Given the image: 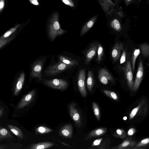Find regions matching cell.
Segmentation results:
<instances>
[{"instance_id": "cell-1", "label": "cell", "mask_w": 149, "mask_h": 149, "mask_svg": "<svg viewBox=\"0 0 149 149\" xmlns=\"http://www.w3.org/2000/svg\"><path fill=\"white\" fill-rule=\"evenodd\" d=\"M48 31L49 36L52 41H53L57 36L63 35L66 32L61 27L58 11L53 12L50 17L48 25Z\"/></svg>"}, {"instance_id": "cell-2", "label": "cell", "mask_w": 149, "mask_h": 149, "mask_svg": "<svg viewBox=\"0 0 149 149\" xmlns=\"http://www.w3.org/2000/svg\"><path fill=\"white\" fill-rule=\"evenodd\" d=\"M149 109V106L146 100L142 99L138 105L134 108L129 114V119L132 120L136 117H144L146 115Z\"/></svg>"}, {"instance_id": "cell-3", "label": "cell", "mask_w": 149, "mask_h": 149, "mask_svg": "<svg viewBox=\"0 0 149 149\" xmlns=\"http://www.w3.org/2000/svg\"><path fill=\"white\" fill-rule=\"evenodd\" d=\"M73 66L66 64L60 61L49 67L45 71V74L48 76L55 75Z\"/></svg>"}, {"instance_id": "cell-4", "label": "cell", "mask_w": 149, "mask_h": 149, "mask_svg": "<svg viewBox=\"0 0 149 149\" xmlns=\"http://www.w3.org/2000/svg\"><path fill=\"white\" fill-rule=\"evenodd\" d=\"M44 84L48 86L55 89L64 90L66 89L68 82L61 79H53L50 80L44 79Z\"/></svg>"}, {"instance_id": "cell-5", "label": "cell", "mask_w": 149, "mask_h": 149, "mask_svg": "<svg viewBox=\"0 0 149 149\" xmlns=\"http://www.w3.org/2000/svg\"><path fill=\"white\" fill-rule=\"evenodd\" d=\"M76 107L75 103H71L69 105L68 109L70 116L74 122L75 126L79 128L81 126L82 122L81 116Z\"/></svg>"}, {"instance_id": "cell-6", "label": "cell", "mask_w": 149, "mask_h": 149, "mask_svg": "<svg viewBox=\"0 0 149 149\" xmlns=\"http://www.w3.org/2000/svg\"><path fill=\"white\" fill-rule=\"evenodd\" d=\"M144 74V69L141 60L139 61L135 79L132 91L135 92L138 88L143 79Z\"/></svg>"}, {"instance_id": "cell-7", "label": "cell", "mask_w": 149, "mask_h": 149, "mask_svg": "<svg viewBox=\"0 0 149 149\" xmlns=\"http://www.w3.org/2000/svg\"><path fill=\"white\" fill-rule=\"evenodd\" d=\"M123 69L129 88L130 90L132 91L134 82L133 81V77L132 68L130 61L127 62Z\"/></svg>"}, {"instance_id": "cell-8", "label": "cell", "mask_w": 149, "mask_h": 149, "mask_svg": "<svg viewBox=\"0 0 149 149\" xmlns=\"http://www.w3.org/2000/svg\"><path fill=\"white\" fill-rule=\"evenodd\" d=\"M85 72L84 69L81 70L79 73L78 79V86L79 90L82 95L86 97L87 95L85 86Z\"/></svg>"}, {"instance_id": "cell-9", "label": "cell", "mask_w": 149, "mask_h": 149, "mask_svg": "<svg viewBox=\"0 0 149 149\" xmlns=\"http://www.w3.org/2000/svg\"><path fill=\"white\" fill-rule=\"evenodd\" d=\"M98 77L100 81L103 84L106 85L110 81L113 83V77L108 70L104 68L101 69L98 73Z\"/></svg>"}, {"instance_id": "cell-10", "label": "cell", "mask_w": 149, "mask_h": 149, "mask_svg": "<svg viewBox=\"0 0 149 149\" xmlns=\"http://www.w3.org/2000/svg\"><path fill=\"white\" fill-rule=\"evenodd\" d=\"M36 93V91L33 90L26 95L19 101L17 107L18 109L23 108L28 105L33 100Z\"/></svg>"}, {"instance_id": "cell-11", "label": "cell", "mask_w": 149, "mask_h": 149, "mask_svg": "<svg viewBox=\"0 0 149 149\" xmlns=\"http://www.w3.org/2000/svg\"><path fill=\"white\" fill-rule=\"evenodd\" d=\"M43 65V61L39 60L35 62L32 66L31 76L33 77L38 78L39 80L42 79L41 71Z\"/></svg>"}, {"instance_id": "cell-12", "label": "cell", "mask_w": 149, "mask_h": 149, "mask_svg": "<svg viewBox=\"0 0 149 149\" xmlns=\"http://www.w3.org/2000/svg\"><path fill=\"white\" fill-rule=\"evenodd\" d=\"M137 143V142L133 138L129 137L124 140L121 143L114 147L110 148L112 149H131Z\"/></svg>"}, {"instance_id": "cell-13", "label": "cell", "mask_w": 149, "mask_h": 149, "mask_svg": "<svg viewBox=\"0 0 149 149\" xmlns=\"http://www.w3.org/2000/svg\"><path fill=\"white\" fill-rule=\"evenodd\" d=\"M59 134L60 136L63 138H72L73 136L72 125L70 124H68L64 125L60 129Z\"/></svg>"}, {"instance_id": "cell-14", "label": "cell", "mask_w": 149, "mask_h": 149, "mask_svg": "<svg viewBox=\"0 0 149 149\" xmlns=\"http://www.w3.org/2000/svg\"><path fill=\"white\" fill-rule=\"evenodd\" d=\"M122 43L117 42L114 45L111 52V56L114 62H116L119 58L121 52L123 49Z\"/></svg>"}, {"instance_id": "cell-15", "label": "cell", "mask_w": 149, "mask_h": 149, "mask_svg": "<svg viewBox=\"0 0 149 149\" xmlns=\"http://www.w3.org/2000/svg\"><path fill=\"white\" fill-rule=\"evenodd\" d=\"M98 44L97 42L93 43L86 52L85 55L86 64H88L96 55L97 50Z\"/></svg>"}, {"instance_id": "cell-16", "label": "cell", "mask_w": 149, "mask_h": 149, "mask_svg": "<svg viewBox=\"0 0 149 149\" xmlns=\"http://www.w3.org/2000/svg\"><path fill=\"white\" fill-rule=\"evenodd\" d=\"M107 131V128L106 127L97 128L88 133L85 137V139L87 140L93 138L101 136L104 134Z\"/></svg>"}, {"instance_id": "cell-17", "label": "cell", "mask_w": 149, "mask_h": 149, "mask_svg": "<svg viewBox=\"0 0 149 149\" xmlns=\"http://www.w3.org/2000/svg\"><path fill=\"white\" fill-rule=\"evenodd\" d=\"M97 15L94 16L86 23L81 29L80 37L84 36L93 26L97 19Z\"/></svg>"}, {"instance_id": "cell-18", "label": "cell", "mask_w": 149, "mask_h": 149, "mask_svg": "<svg viewBox=\"0 0 149 149\" xmlns=\"http://www.w3.org/2000/svg\"><path fill=\"white\" fill-rule=\"evenodd\" d=\"M104 11L107 15H111L115 11L114 6L108 2L101 0H97Z\"/></svg>"}, {"instance_id": "cell-19", "label": "cell", "mask_w": 149, "mask_h": 149, "mask_svg": "<svg viewBox=\"0 0 149 149\" xmlns=\"http://www.w3.org/2000/svg\"><path fill=\"white\" fill-rule=\"evenodd\" d=\"M24 79L25 74L23 72L20 74L17 80L14 92V95H17L22 88Z\"/></svg>"}, {"instance_id": "cell-20", "label": "cell", "mask_w": 149, "mask_h": 149, "mask_svg": "<svg viewBox=\"0 0 149 149\" xmlns=\"http://www.w3.org/2000/svg\"><path fill=\"white\" fill-rule=\"evenodd\" d=\"M54 145L49 142H42L33 144L30 148L31 149H46L51 147Z\"/></svg>"}, {"instance_id": "cell-21", "label": "cell", "mask_w": 149, "mask_h": 149, "mask_svg": "<svg viewBox=\"0 0 149 149\" xmlns=\"http://www.w3.org/2000/svg\"><path fill=\"white\" fill-rule=\"evenodd\" d=\"M94 80L93 72L91 71H89L88 72L86 85L88 89L90 91H92L94 84Z\"/></svg>"}, {"instance_id": "cell-22", "label": "cell", "mask_w": 149, "mask_h": 149, "mask_svg": "<svg viewBox=\"0 0 149 149\" xmlns=\"http://www.w3.org/2000/svg\"><path fill=\"white\" fill-rule=\"evenodd\" d=\"M59 58L60 61L67 65L74 66L78 64V62L76 60L65 56H60Z\"/></svg>"}, {"instance_id": "cell-23", "label": "cell", "mask_w": 149, "mask_h": 149, "mask_svg": "<svg viewBox=\"0 0 149 149\" xmlns=\"http://www.w3.org/2000/svg\"><path fill=\"white\" fill-rule=\"evenodd\" d=\"M148 146H149V137L142 139L131 149H143Z\"/></svg>"}, {"instance_id": "cell-24", "label": "cell", "mask_w": 149, "mask_h": 149, "mask_svg": "<svg viewBox=\"0 0 149 149\" xmlns=\"http://www.w3.org/2000/svg\"><path fill=\"white\" fill-rule=\"evenodd\" d=\"M7 126L11 132L17 137L22 138L23 134L21 130L17 127L8 124Z\"/></svg>"}, {"instance_id": "cell-25", "label": "cell", "mask_w": 149, "mask_h": 149, "mask_svg": "<svg viewBox=\"0 0 149 149\" xmlns=\"http://www.w3.org/2000/svg\"><path fill=\"white\" fill-rule=\"evenodd\" d=\"M110 27L113 30L118 32L122 30V27L119 21L116 18L112 19L110 23Z\"/></svg>"}, {"instance_id": "cell-26", "label": "cell", "mask_w": 149, "mask_h": 149, "mask_svg": "<svg viewBox=\"0 0 149 149\" xmlns=\"http://www.w3.org/2000/svg\"><path fill=\"white\" fill-rule=\"evenodd\" d=\"M139 48L143 56L144 57H148L149 56V45L147 43H143L140 44Z\"/></svg>"}, {"instance_id": "cell-27", "label": "cell", "mask_w": 149, "mask_h": 149, "mask_svg": "<svg viewBox=\"0 0 149 149\" xmlns=\"http://www.w3.org/2000/svg\"><path fill=\"white\" fill-rule=\"evenodd\" d=\"M140 53V50L139 49H135L132 54V71L134 72L135 62L137 58Z\"/></svg>"}, {"instance_id": "cell-28", "label": "cell", "mask_w": 149, "mask_h": 149, "mask_svg": "<svg viewBox=\"0 0 149 149\" xmlns=\"http://www.w3.org/2000/svg\"><path fill=\"white\" fill-rule=\"evenodd\" d=\"M113 135L115 137L124 139L126 136V132L123 129L118 128L113 132Z\"/></svg>"}, {"instance_id": "cell-29", "label": "cell", "mask_w": 149, "mask_h": 149, "mask_svg": "<svg viewBox=\"0 0 149 149\" xmlns=\"http://www.w3.org/2000/svg\"><path fill=\"white\" fill-rule=\"evenodd\" d=\"M92 108L94 115L97 119L100 120L101 113L100 107L95 102H92Z\"/></svg>"}, {"instance_id": "cell-30", "label": "cell", "mask_w": 149, "mask_h": 149, "mask_svg": "<svg viewBox=\"0 0 149 149\" xmlns=\"http://www.w3.org/2000/svg\"><path fill=\"white\" fill-rule=\"evenodd\" d=\"M20 26V24H18L10 29L1 36L0 38H8L12 34L15 32Z\"/></svg>"}, {"instance_id": "cell-31", "label": "cell", "mask_w": 149, "mask_h": 149, "mask_svg": "<svg viewBox=\"0 0 149 149\" xmlns=\"http://www.w3.org/2000/svg\"><path fill=\"white\" fill-rule=\"evenodd\" d=\"M103 91L106 96L116 101L118 100V96L115 92L107 90H103Z\"/></svg>"}, {"instance_id": "cell-32", "label": "cell", "mask_w": 149, "mask_h": 149, "mask_svg": "<svg viewBox=\"0 0 149 149\" xmlns=\"http://www.w3.org/2000/svg\"><path fill=\"white\" fill-rule=\"evenodd\" d=\"M36 131L40 134H44L52 132V130L46 126H41L37 127L36 129Z\"/></svg>"}, {"instance_id": "cell-33", "label": "cell", "mask_w": 149, "mask_h": 149, "mask_svg": "<svg viewBox=\"0 0 149 149\" xmlns=\"http://www.w3.org/2000/svg\"><path fill=\"white\" fill-rule=\"evenodd\" d=\"M10 132L6 128L1 127L0 130V139L12 137Z\"/></svg>"}, {"instance_id": "cell-34", "label": "cell", "mask_w": 149, "mask_h": 149, "mask_svg": "<svg viewBox=\"0 0 149 149\" xmlns=\"http://www.w3.org/2000/svg\"><path fill=\"white\" fill-rule=\"evenodd\" d=\"M103 53L104 50L102 46L100 44H98L97 50V61L98 63H100L101 61Z\"/></svg>"}, {"instance_id": "cell-35", "label": "cell", "mask_w": 149, "mask_h": 149, "mask_svg": "<svg viewBox=\"0 0 149 149\" xmlns=\"http://www.w3.org/2000/svg\"><path fill=\"white\" fill-rule=\"evenodd\" d=\"M62 2L65 5L71 7L75 6L76 0H61Z\"/></svg>"}, {"instance_id": "cell-36", "label": "cell", "mask_w": 149, "mask_h": 149, "mask_svg": "<svg viewBox=\"0 0 149 149\" xmlns=\"http://www.w3.org/2000/svg\"><path fill=\"white\" fill-rule=\"evenodd\" d=\"M12 39V38H0V48L1 49L2 47L5 45L8 42L11 40Z\"/></svg>"}, {"instance_id": "cell-37", "label": "cell", "mask_w": 149, "mask_h": 149, "mask_svg": "<svg viewBox=\"0 0 149 149\" xmlns=\"http://www.w3.org/2000/svg\"><path fill=\"white\" fill-rule=\"evenodd\" d=\"M126 58V52L125 49H123L122 53L120 60V63L122 64L125 61Z\"/></svg>"}, {"instance_id": "cell-38", "label": "cell", "mask_w": 149, "mask_h": 149, "mask_svg": "<svg viewBox=\"0 0 149 149\" xmlns=\"http://www.w3.org/2000/svg\"><path fill=\"white\" fill-rule=\"evenodd\" d=\"M103 139L102 138H99L95 140L91 145L92 146H98L100 145Z\"/></svg>"}, {"instance_id": "cell-39", "label": "cell", "mask_w": 149, "mask_h": 149, "mask_svg": "<svg viewBox=\"0 0 149 149\" xmlns=\"http://www.w3.org/2000/svg\"><path fill=\"white\" fill-rule=\"evenodd\" d=\"M5 5V0H0V13H1L4 8Z\"/></svg>"}, {"instance_id": "cell-40", "label": "cell", "mask_w": 149, "mask_h": 149, "mask_svg": "<svg viewBox=\"0 0 149 149\" xmlns=\"http://www.w3.org/2000/svg\"><path fill=\"white\" fill-rule=\"evenodd\" d=\"M136 131V130L134 128H130L129 129L127 132V135L128 136H132L135 133Z\"/></svg>"}, {"instance_id": "cell-41", "label": "cell", "mask_w": 149, "mask_h": 149, "mask_svg": "<svg viewBox=\"0 0 149 149\" xmlns=\"http://www.w3.org/2000/svg\"><path fill=\"white\" fill-rule=\"evenodd\" d=\"M32 4L35 5H38L39 4L38 0H29Z\"/></svg>"}, {"instance_id": "cell-42", "label": "cell", "mask_w": 149, "mask_h": 149, "mask_svg": "<svg viewBox=\"0 0 149 149\" xmlns=\"http://www.w3.org/2000/svg\"><path fill=\"white\" fill-rule=\"evenodd\" d=\"M102 1H105L108 2L110 4L115 6H116L115 4L112 1V0H101Z\"/></svg>"}, {"instance_id": "cell-43", "label": "cell", "mask_w": 149, "mask_h": 149, "mask_svg": "<svg viewBox=\"0 0 149 149\" xmlns=\"http://www.w3.org/2000/svg\"><path fill=\"white\" fill-rule=\"evenodd\" d=\"M133 0H124V3L125 5L128 6L132 2Z\"/></svg>"}, {"instance_id": "cell-44", "label": "cell", "mask_w": 149, "mask_h": 149, "mask_svg": "<svg viewBox=\"0 0 149 149\" xmlns=\"http://www.w3.org/2000/svg\"><path fill=\"white\" fill-rule=\"evenodd\" d=\"M4 113V109L3 107H0V117H1L3 115Z\"/></svg>"}, {"instance_id": "cell-45", "label": "cell", "mask_w": 149, "mask_h": 149, "mask_svg": "<svg viewBox=\"0 0 149 149\" xmlns=\"http://www.w3.org/2000/svg\"><path fill=\"white\" fill-rule=\"evenodd\" d=\"M62 144H63V145L66 146H68V147H70V148H74V147L71 146H70L69 145H68V144H67L66 143H65L64 142H61Z\"/></svg>"}, {"instance_id": "cell-46", "label": "cell", "mask_w": 149, "mask_h": 149, "mask_svg": "<svg viewBox=\"0 0 149 149\" xmlns=\"http://www.w3.org/2000/svg\"><path fill=\"white\" fill-rule=\"evenodd\" d=\"M118 16L120 17H122L123 16V14L121 12H120L118 13Z\"/></svg>"}, {"instance_id": "cell-47", "label": "cell", "mask_w": 149, "mask_h": 149, "mask_svg": "<svg viewBox=\"0 0 149 149\" xmlns=\"http://www.w3.org/2000/svg\"><path fill=\"white\" fill-rule=\"evenodd\" d=\"M116 2H118L120 1V0H115Z\"/></svg>"}, {"instance_id": "cell-48", "label": "cell", "mask_w": 149, "mask_h": 149, "mask_svg": "<svg viewBox=\"0 0 149 149\" xmlns=\"http://www.w3.org/2000/svg\"><path fill=\"white\" fill-rule=\"evenodd\" d=\"M142 0H138V1L139 2L141 1Z\"/></svg>"}]
</instances>
